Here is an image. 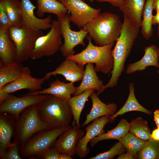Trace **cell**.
I'll return each instance as SVG.
<instances>
[{"label": "cell", "instance_id": "obj_1", "mask_svg": "<svg viewBox=\"0 0 159 159\" xmlns=\"http://www.w3.org/2000/svg\"><path fill=\"white\" fill-rule=\"evenodd\" d=\"M123 16L121 34L112 50L114 67L111 71V76L108 83L105 85V89L113 88L117 85L119 79L124 70L126 60L139 33L140 27L126 15L124 14Z\"/></svg>", "mask_w": 159, "mask_h": 159}, {"label": "cell", "instance_id": "obj_2", "mask_svg": "<svg viewBox=\"0 0 159 159\" xmlns=\"http://www.w3.org/2000/svg\"><path fill=\"white\" fill-rule=\"evenodd\" d=\"M122 26L119 16L114 13H100L82 29L98 46L115 42L120 36Z\"/></svg>", "mask_w": 159, "mask_h": 159}, {"label": "cell", "instance_id": "obj_3", "mask_svg": "<svg viewBox=\"0 0 159 159\" xmlns=\"http://www.w3.org/2000/svg\"><path fill=\"white\" fill-rule=\"evenodd\" d=\"M36 105L40 118L51 129L69 125L73 115L67 100L48 95Z\"/></svg>", "mask_w": 159, "mask_h": 159}, {"label": "cell", "instance_id": "obj_4", "mask_svg": "<svg viewBox=\"0 0 159 159\" xmlns=\"http://www.w3.org/2000/svg\"><path fill=\"white\" fill-rule=\"evenodd\" d=\"M88 45L80 53L69 56L66 58L73 59L78 64L84 66L88 63H95L96 72L107 74L112 71L114 67L112 48L115 43L103 46H95L92 38L88 36Z\"/></svg>", "mask_w": 159, "mask_h": 159}, {"label": "cell", "instance_id": "obj_5", "mask_svg": "<svg viewBox=\"0 0 159 159\" xmlns=\"http://www.w3.org/2000/svg\"><path fill=\"white\" fill-rule=\"evenodd\" d=\"M71 127L69 125L37 132L20 146V155L22 158H39L48 149L53 147L61 134Z\"/></svg>", "mask_w": 159, "mask_h": 159}, {"label": "cell", "instance_id": "obj_6", "mask_svg": "<svg viewBox=\"0 0 159 159\" xmlns=\"http://www.w3.org/2000/svg\"><path fill=\"white\" fill-rule=\"evenodd\" d=\"M50 129L40 118L36 105H32L23 110L16 119L14 140L20 146L37 132Z\"/></svg>", "mask_w": 159, "mask_h": 159}, {"label": "cell", "instance_id": "obj_7", "mask_svg": "<svg viewBox=\"0 0 159 159\" xmlns=\"http://www.w3.org/2000/svg\"><path fill=\"white\" fill-rule=\"evenodd\" d=\"M9 32L16 47V61L21 63L31 59L37 40L45 34L42 30H33L14 26L10 28Z\"/></svg>", "mask_w": 159, "mask_h": 159}, {"label": "cell", "instance_id": "obj_8", "mask_svg": "<svg viewBox=\"0 0 159 159\" xmlns=\"http://www.w3.org/2000/svg\"><path fill=\"white\" fill-rule=\"evenodd\" d=\"M62 36L58 21H52L49 32L37 40L31 59H38L54 55L62 44Z\"/></svg>", "mask_w": 159, "mask_h": 159}, {"label": "cell", "instance_id": "obj_9", "mask_svg": "<svg viewBox=\"0 0 159 159\" xmlns=\"http://www.w3.org/2000/svg\"><path fill=\"white\" fill-rule=\"evenodd\" d=\"M69 16L67 13L63 16L57 17L61 34L64 40V43L60 46L59 50L63 56L66 57L74 54V48L77 46H85L84 40L88 34L87 31L82 29L78 31L72 30Z\"/></svg>", "mask_w": 159, "mask_h": 159}, {"label": "cell", "instance_id": "obj_10", "mask_svg": "<svg viewBox=\"0 0 159 159\" xmlns=\"http://www.w3.org/2000/svg\"><path fill=\"white\" fill-rule=\"evenodd\" d=\"M71 13L69 19L78 27H83L100 13V9L92 8L82 0H57Z\"/></svg>", "mask_w": 159, "mask_h": 159}, {"label": "cell", "instance_id": "obj_11", "mask_svg": "<svg viewBox=\"0 0 159 159\" xmlns=\"http://www.w3.org/2000/svg\"><path fill=\"white\" fill-rule=\"evenodd\" d=\"M48 95H28L26 94L21 97L11 95L6 100L0 103V112L7 113L16 119L23 110L40 102Z\"/></svg>", "mask_w": 159, "mask_h": 159}, {"label": "cell", "instance_id": "obj_12", "mask_svg": "<svg viewBox=\"0 0 159 159\" xmlns=\"http://www.w3.org/2000/svg\"><path fill=\"white\" fill-rule=\"evenodd\" d=\"M85 135L84 130L75 125L61 134L53 147L62 153L74 157L76 154L78 143Z\"/></svg>", "mask_w": 159, "mask_h": 159}, {"label": "cell", "instance_id": "obj_13", "mask_svg": "<svg viewBox=\"0 0 159 159\" xmlns=\"http://www.w3.org/2000/svg\"><path fill=\"white\" fill-rule=\"evenodd\" d=\"M22 10V28L33 30H45L50 29L52 19L49 15L44 18L37 17L35 6L30 0H21Z\"/></svg>", "mask_w": 159, "mask_h": 159}, {"label": "cell", "instance_id": "obj_14", "mask_svg": "<svg viewBox=\"0 0 159 159\" xmlns=\"http://www.w3.org/2000/svg\"><path fill=\"white\" fill-rule=\"evenodd\" d=\"M109 116H104L93 120L85 129L86 134L78 141L77 146V155L80 158L85 157L89 153L90 150L87 145L95 137L105 133L104 127L109 122Z\"/></svg>", "mask_w": 159, "mask_h": 159}, {"label": "cell", "instance_id": "obj_15", "mask_svg": "<svg viewBox=\"0 0 159 159\" xmlns=\"http://www.w3.org/2000/svg\"><path fill=\"white\" fill-rule=\"evenodd\" d=\"M48 80L45 76L42 78H36L31 74L29 68L25 66L21 76L16 80L5 85L0 91L11 94L22 90H27L30 92L40 90L42 85L45 81Z\"/></svg>", "mask_w": 159, "mask_h": 159}, {"label": "cell", "instance_id": "obj_16", "mask_svg": "<svg viewBox=\"0 0 159 159\" xmlns=\"http://www.w3.org/2000/svg\"><path fill=\"white\" fill-rule=\"evenodd\" d=\"M84 66L78 64L73 59L66 58L54 71L45 75L49 79L52 76H63L66 80L73 83L82 80L84 74Z\"/></svg>", "mask_w": 159, "mask_h": 159}, {"label": "cell", "instance_id": "obj_17", "mask_svg": "<svg viewBox=\"0 0 159 159\" xmlns=\"http://www.w3.org/2000/svg\"><path fill=\"white\" fill-rule=\"evenodd\" d=\"M16 119L10 114L0 112V158L11 144L16 128Z\"/></svg>", "mask_w": 159, "mask_h": 159}, {"label": "cell", "instance_id": "obj_18", "mask_svg": "<svg viewBox=\"0 0 159 159\" xmlns=\"http://www.w3.org/2000/svg\"><path fill=\"white\" fill-rule=\"evenodd\" d=\"M103 82L97 75L92 63L86 64L82 81L77 87L73 96L78 95L88 90L93 89L97 91L98 95L105 90Z\"/></svg>", "mask_w": 159, "mask_h": 159}, {"label": "cell", "instance_id": "obj_19", "mask_svg": "<svg viewBox=\"0 0 159 159\" xmlns=\"http://www.w3.org/2000/svg\"><path fill=\"white\" fill-rule=\"evenodd\" d=\"M144 51V55L140 60L128 65L125 72L126 74L144 70L150 66L159 68V48L155 45H151L146 47Z\"/></svg>", "mask_w": 159, "mask_h": 159}, {"label": "cell", "instance_id": "obj_20", "mask_svg": "<svg viewBox=\"0 0 159 159\" xmlns=\"http://www.w3.org/2000/svg\"><path fill=\"white\" fill-rule=\"evenodd\" d=\"M77 87L70 82L65 83L57 79L49 85L48 87L26 93L28 95H50L68 100L76 92Z\"/></svg>", "mask_w": 159, "mask_h": 159}, {"label": "cell", "instance_id": "obj_21", "mask_svg": "<svg viewBox=\"0 0 159 159\" xmlns=\"http://www.w3.org/2000/svg\"><path fill=\"white\" fill-rule=\"evenodd\" d=\"M94 92L90 95L92 102V106L90 113L87 114L86 120L82 125L83 127L91 121L101 117L111 115L116 111L117 105L115 103L106 104L101 101Z\"/></svg>", "mask_w": 159, "mask_h": 159}, {"label": "cell", "instance_id": "obj_22", "mask_svg": "<svg viewBox=\"0 0 159 159\" xmlns=\"http://www.w3.org/2000/svg\"><path fill=\"white\" fill-rule=\"evenodd\" d=\"M16 47L10 35L9 29H0V62L2 64L16 61Z\"/></svg>", "mask_w": 159, "mask_h": 159}, {"label": "cell", "instance_id": "obj_23", "mask_svg": "<svg viewBox=\"0 0 159 159\" xmlns=\"http://www.w3.org/2000/svg\"><path fill=\"white\" fill-rule=\"evenodd\" d=\"M146 0H125L119 8L137 26L140 27Z\"/></svg>", "mask_w": 159, "mask_h": 159}, {"label": "cell", "instance_id": "obj_24", "mask_svg": "<svg viewBox=\"0 0 159 159\" xmlns=\"http://www.w3.org/2000/svg\"><path fill=\"white\" fill-rule=\"evenodd\" d=\"M24 67L21 63L17 61L6 64L0 63V89L20 77Z\"/></svg>", "mask_w": 159, "mask_h": 159}, {"label": "cell", "instance_id": "obj_25", "mask_svg": "<svg viewBox=\"0 0 159 159\" xmlns=\"http://www.w3.org/2000/svg\"><path fill=\"white\" fill-rule=\"evenodd\" d=\"M134 85L133 83H129V94L125 103L119 110L109 117V122H113L117 116L131 111H140L149 115L152 114L150 110L143 107L138 102L135 94Z\"/></svg>", "mask_w": 159, "mask_h": 159}, {"label": "cell", "instance_id": "obj_26", "mask_svg": "<svg viewBox=\"0 0 159 159\" xmlns=\"http://www.w3.org/2000/svg\"><path fill=\"white\" fill-rule=\"evenodd\" d=\"M37 10L36 14L42 18L46 13H51L57 17L66 15L68 11L64 5L57 0H36Z\"/></svg>", "mask_w": 159, "mask_h": 159}, {"label": "cell", "instance_id": "obj_27", "mask_svg": "<svg viewBox=\"0 0 159 159\" xmlns=\"http://www.w3.org/2000/svg\"><path fill=\"white\" fill-rule=\"evenodd\" d=\"M130 128V123L126 120L122 119L114 129L92 139L89 142L90 145L91 147H93L103 140L112 139L118 140L129 132Z\"/></svg>", "mask_w": 159, "mask_h": 159}, {"label": "cell", "instance_id": "obj_28", "mask_svg": "<svg viewBox=\"0 0 159 159\" xmlns=\"http://www.w3.org/2000/svg\"><path fill=\"white\" fill-rule=\"evenodd\" d=\"M95 91L93 89L87 90L78 95L71 97L67 100L73 115V126L76 125L80 127V119L82 112L88 98Z\"/></svg>", "mask_w": 159, "mask_h": 159}, {"label": "cell", "instance_id": "obj_29", "mask_svg": "<svg viewBox=\"0 0 159 159\" xmlns=\"http://www.w3.org/2000/svg\"><path fill=\"white\" fill-rule=\"evenodd\" d=\"M13 26L21 27L22 10L20 0H0Z\"/></svg>", "mask_w": 159, "mask_h": 159}, {"label": "cell", "instance_id": "obj_30", "mask_svg": "<svg viewBox=\"0 0 159 159\" xmlns=\"http://www.w3.org/2000/svg\"><path fill=\"white\" fill-rule=\"evenodd\" d=\"M154 1L146 0L143 13L141 31L142 35L146 39H149L153 34L152 20Z\"/></svg>", "mask_w": 159, "mask_h": 159}, {"label": "cell", "instance_id": "obj_31", "mask_svg": "<svg viewBox=\"0 0 159 159\" xmlns=\"http://www.w3.org/2000/svg\"><path fill=\"white\" fill-rule=\"evenodd\" d=\"M118 140L124 147L127 152L135 158L145 143V141L129 132Z\"/></svg>", "mask_w": 159, "mask_h": 159}, {"label": "cell", "instance_id": "obj_32", "mask_svg": "<svg viewBox=\"0 0 159 159\" xmlns=\"http://www.w3.org/2000/svg\"><path fill=\"white\" fill-rule=\"evenodd\" d=\"M130 123V133L145 141L152 139L146 120L138 117L131 121Z\"/></svg>", "mask_w": 159, "mask_h": 159}, {"label": "cell", "instance_id": "obj_33", "mask_svg": "<svg viewBox=\"0 0 159 159\" xmlns=\"http://www.w3.org/2000/svg\"><path fill=\"white\" fill-rule=\"evenodd\" d=\"M137 158L139 159H159V140L151 139L145 141Z\"/></svg>", "mask_w": 159, "mask_h": 159}, {"label": "cell", "instance_id": "obj_34", "mask_svg": "<svg viewBox=\"0 0 159 159\" xmlns=\"http://www.w3.org/2000/svg\"><path fill=\"white\" fill-rule=\"evenodd\" d=\"M126 150L123 145L119 142L115 144L110 149L105 152L100 153L94 156L90 157V159H112L117 155L124 153Z\"/></svg>", "mask_w": 159, "mask_h": 159}, {"label": "cell", "instance_id": "obj_35", "mask_svg": "<svg viewBox=\"0 0 159 159\" xmlns=\"http://www.w3.org/2000/svg\"><path fill=\"white\" fill-rule=\"evenodd\" d=\"M20 145L14 140L1 159H21L19 154Z\"/></svg>", "mask_w": 159, "mask_h": 159}, {"label": "cell", "instance_id": "obj_36", "mask_svg": "<svg viewBox=\"0 0 159 159\" xmlns=\"http://www.w3.org/2000/svg\"><path fill=\"white\" fill-rule=\"evenodd\" d=\"M39 158L43 159H72V157L62 153L52 147L47 150Z\"/></svg>", "mask_w": 159, "mask_h": 159}, {"label": "cell", "instance_id": "obj_37", "mask_svg": "<svg viewBox=\"0 0 159 159\" xmlns=\"http://www.w3.org/2000/svg\"><path fill=\"white\" fill-rule=\"evenodd\" d=\"M13 26L8 16L0 4V29H9Z\"/></svg>", "mask_w": 159, "mask_h": 159}, {"label": "cell", "instance_id": "obj_38", "mask_svg": "<svg viewBox=\"0 0 159 159\" xmlns=\"http://www.w3.org/2000/svg\"><path fill=\"white\" fill-rule=\"evenodd\" d=\"M99 2H107L115 7L119 8L122 5L125 0H94Z\"/></svg>", "mask_w": 159, "mask_h": 159}, {"label": "cell", "instance_id": "obj_39", "mask_svg": "<svg viewBox=\"0 0 159 159\" xmlns=\"http://www.w3.org/2000/svg\"><path fill=\"white\" fill-rule=\"evenodd\" d=\"M11 95V94L7 93L3 91H0V103L6 100Z\"/></svg>", "mask_w": 159, "mask_h": 159}, {"label": "cell", "instance_id": "obj_40", "mask_svg": "<svg viewBox=\"0 0 159 159\" xmlns=\"http://www.w3.org/2000/svg\"><path fill=\"white\" fill-rule=\"evenodd\" d=\"M135 158L131 156L127 152L126 153H122L119 155L117 157L118 159H133Z\"/></svg>", "mask_w": 159, "mask_h": 159}, {"label": "cell", "instance_id": "obj_41", "mask_svg": "<svg viewBox=\"0 0 159 159\" xmlns=\"http://www.w3.org/2000/svg\"><path fill=\"white\" fill-rule=\"evenodd\" d=\"M154 120L157 128H159V110H156L154 112Z\"/></svg>", "mask_w": 159, "mask_h": 159}, {"label": "cell", "instance_id": "obj_42", "mask_svg": "<svg viewBox=\"0 0 159 159\" xmlns=\"http://www.w3.org/2000/svg\"><path fill=\"white\" fill-rule=\"evenodd\" d=\"M151 136L152 139L159 140V128H157L154 130L152 132Z\"/></svg>", "mask_w": 159, "mask_h": 159}, {"label": "cell", "instance_id": "obj_43", "mask_svg": "<svg viewBox=\"0 0 159 159\" xmlns=\"http://www.w3.org/2000/svg\"><path fill=\"white\" fill-rule=\"evenodd\" d=\"M152 24V25H159V13L153 16Z\"/></svg>", "mask_w": 159, "mask_h": 159}, {"label": "cell", "instance_id": "obj_44", "mask_svg": "<svg viewBox=\"0 0 159 159\" xmlns=\"http://www.w3.org/2000/svg\"><path fill=\"white\" fill-rule=\"evenodd\" d=\"M153 9L156 11V13H159V0H154Z\"/></svg>", "mask_w": 159, "mask_h": 159}, {"label": "cell", "instance_id": "obj_45", "mask_svg": "<svg viewBox=\"0 0 159 159\" xmlns=\"http://www.w3.org/2000/svg\"><path fill=\"white\" fill-rule=\"evenodd\" d=\"M157 34L158 36V37L159 39V25H158L157 28Z\"/></svg>", "mask_w": 159, "mask_h": 159}, {"label": "cell", "instance_id": "obj_46", "mask_svg": "<svg viewBox=\"0 0 159 159\" xmlns=\"http://www.w3.org/2000/svg\"><path fill=\"white\" fill-rule=\"evenodd\" d=\"M89 0V1H90L91 2H92L94 1V0Z\"/></svg>", "mask_w": 159, "mask_h": 159}, {"label": "cell", "instance_id": "obj_47", "mask_svg": "<svg viewBox=\"0 0 159 159\" xmlns=\"http://www.w3.org/2000/svg\"><path fill=\"white\" fill-rule=\"evenodd\" d=\"M158 73L159 74V69L158 70Z\"/></svg>", "mask_w": 159, "mask_h": 159}]
</instances>
